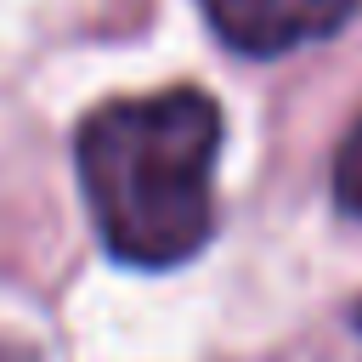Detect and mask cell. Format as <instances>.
<instances>
[{"label": "cell", "instance_id": "obj_5", "mask_svg": "<svg viewBox=\"0 0 362 362\" xmlns=\"http://www.w3.org/2000/svg\"><path fill=\"white\" fill-rule=\"evenodd\" d=\"M356 328H362V305H356Z\"/></svg>", "mask_w": 362, "mask_h": 362}, {"label": "cell", "instance_id": "obj_2", "mask_svg": "<svg viewBox=\"0 0 362 362\" xmlns=\"http://www.w3.org/2000/svg\"><path fill=\"white\" fill-rule=\"evenodd\" d=\"M362 0H204L209 28L243 57H283L339 34Z\"/></svg>", "mask_w": 362, "mask_h": 362}, {"label": "cell", "instance_id": "obj_4", "mask_svg": "<svg viewBox=\"0 0 362 362\" xmlns=\"http://www.w3.org/2000/svg\"><path fill=\"white\" fill-rule=\"evenodd\" d=\"M0 362H28V356H23L17 345H0Z\"/></svg>", "mask_w": 362, "mask_h": 362}, {"label": "cell", "instance_id": "obj_1", "mask_svg": "<svg viewBox=\"0 0 362 362\" xmlns=\"http://www.w3.org/2000/svg\"><path fill=\"white\" fill-rule=\"evenodd\" d=\"M221 107L192 90L102 102L74 141L90 221L124 266H181L215 232Z\"/></svg>", "mask_w": 362, "mask_h": 362}, {"label": "cell", "instance_id": "obj_3", "mask_svg": "<svg viewBox=\"0 0 362 362\" xmlns=\"http://www.w3.org/2000/svg\"><path fill=\"white\" fill-rule=\"evenodd\" d=\"M334 192H339V209L362 221V124L345 136V147L334 158Z\"/></svg>", "mask_w": 362, "mask_h": 362}]
</instances>
